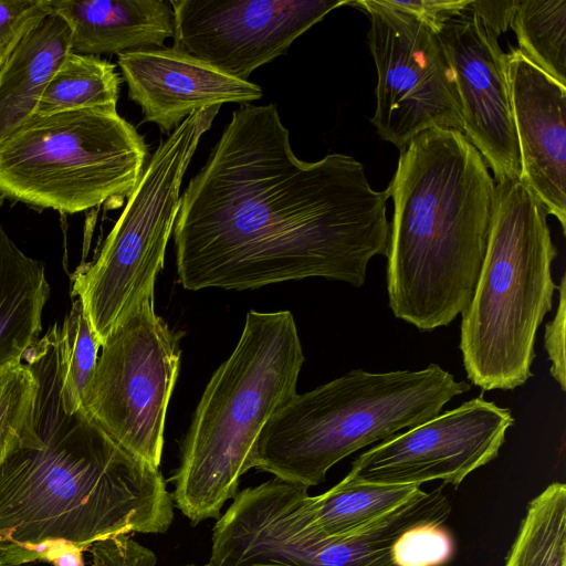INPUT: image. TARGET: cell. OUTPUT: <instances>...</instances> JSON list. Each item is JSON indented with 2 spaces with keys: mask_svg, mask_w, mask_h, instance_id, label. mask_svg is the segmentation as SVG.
<instances>
[{
  "mask_svg": "<svg viewBox=\"0 0 566 566\" xmlns=\"http://www.w3.org/2000/svg\"><path fill=\"white\" fill-rule=\"evenodd\" d=\"M148 156L116 108L34 115L0 139V195L74 214L128 198Z\"/></svg>",
  "mask_w": 566,
  "mask_h": 566,
  "instance_id": "52a82bcc",
  "label": "cell"
},
{
  "mask_svg": "<svg viewBox=\"0 0 566 566\" xmlns=\"http://www.w3.org/2000/svg\"><path fill=\"white\" fill-rule=\"evenodd\" d=\"M154 295L143 296L101 346L82 406L117 444L158 468L182 334L156 314Z\"/></svg>",
  "mask_w": 566,
  "mask_h": 566,
  "instance_id": "30bf717a",
  "label": "cell"
},
{
  "mask_svg": "<svg viewBox=\"0 0 566 566\" xmlns=\"http://www.w3.org/2000/svg\"><path fill=\"white\" fill-rule=\"evenodd\" d=\"M566 485L554 482L526 507L504 566H566Z\"/></svg>",
  "mask_w": 566,
  "mask_h": 566,
  "instance_id": "7402d4cb",
  "label": "cell"
},
{
  "mask_svg": "<svg viewBox=\"0 0 566 566\" xmlns=\"http://www.w3.org/2000/svg\"><path fill=\"white\" fill-rule=\"evenodd\" d=\"M513 423L509 408L480 396L365 451L343 480L419 486L442 481L458 488L497 458Z\"/></svg>",
  "mask_w": 566,
  "mask_h": 566,
  "instance_id": "7c38bea8",
  "label": "cell"
},
{
  "mask_svg": "<svg viewBox=\"0 0 566 566\" xmlns=\"http://www.w3.org/2000/svg\"><path fill=\"white\" fill-rule=\"evenodd\" d=\"M470 388L437 364L350 370L296 394L271 417L255 446L254 468L307 489L318 485L344 458L437 417Z\"/></svg>",
  "mask_w": 566,
  "mask_h": 566,
  "instance_id": "5b68a950",
  "label": "cell"
},
{
  "mask_svg": "<svg viewBox=\"0 0 566 566\" xmlns=\"http://www.w3.org/2000/svg\"><path fill=\"white\" fill-rule=\"evenodd\" d=\"M510 27L520 50L566 85V0H516Z\"/></svg>",
  "mask_w": 566,
  "mask_h": 566,
  "instance_id": "603a6c76",
  "label": "cell"
},
{
  "mask_svg": "<svg viewBox=\"0 0 566 566\" xmlns=\"http://www.w3.org/2000/svg\"><path fill=\"white\" fill-rule=\"evenodd\" d=\"M422 492L419 485L342 480L322 494H307L303 507L311 527L326 537H343L369 526Z\"/></svg>",
  "mask_w": 566,
  "mask_h": 566,
  "instance_id": "ffe728a7",
  "label": "cell"
},
{
  "mask_svg": "<svg viewBox=\"0 0 566 566\" xmlns=\"http://www.w3.org/2000/svg\"><path fill=\"white\" fill-rule=\"evenodd\" d=\"M350 0H170L175 48L239 80Z\"/></svg>",
  "mask_w": 566,
  "mask_h": 566,
  "instance_id": "4fadbf2b",
  "label": "cell"
},
{
  "mask_svg": "<svg viewBox=\"0 0 566 566\" xmlns=\"http://www.w3.org/2000/svg\"><path fill=\"white\" fill-rule=\"evenodd\" d=\"M3 201H4V198L0 195V208H1L2 203H3Z\"/></svg>",
  "mask_w": 566,
  "mask_h": 566,
  "instance_id": "836d02e7",
  "label": "cell"
},
{
  "mask_svg": "<svg viewBox=\"0 0 566 566\" xmlns=\"http://www.w3.org/2000/svg\"><path fill=\"white\" fill-rule=\"evenodd\" d=\"M119 84L115 64L71 52L49 82L34 115L116 108Z\"/></svg>",
  "mask_w": 566,
  "mask_h": 566,
  "instance_id": "44dd1931",
  "label": "cell"
},
{
  "mask_svg": "<svg viewBox=\"0 0 566 566\" xmlns=\"http://www.w3.org/2000/svg\"><path fill=\"white\" fill-rule=\"evenodd\" d=\"M34 417L0 460V558L46 560L62 544L85 549L129 533L163 534L174 500L159 469L133 455L84 411H67L60 325L27 349Z\"/></svg>",
  "mask_w": 566,
  "mask_h": 566,
  "instance_id": "7a4b0ae2",
  "label": "cell"
},
{
  "mask_svg": "<svg viewBox=\"0 0 566 566\" xmlns=\"http://www.w3.org/2000/svg\"><path fill=\"white\" fill-rule=\"evenodd\" d=\"M36 378L29 365L0 368V460L9 442L33 421Z\"/></svg>",
  "mask_w": 566,
  "mask_h": 566,
  "instance_id": "d4e9b609",
  "label": "cell"
},
{
  "mask_svg": "<svg viewBox=\"0 0 566 566\" xmlns=\"http://www.w3.org/2000/svg\"><path fill=\"white\" fill-rule=\"evenodd\" d=\"M394 8L410 13L436 31L441 23L461 12L471 0H386Z\"/></svg>",
  "mask_w": 566,
  "mask_h": 566,
  "instance_id": "f1b7e54d",
  "label": "cell"
},
{
  "mask_svg": "<svg viewBox=\"0 0 566 566\" xmlns=\"http://www.w3.org/2000/svg\"><path fill=\"white\" fill-rule=\"evenodd\" d=\"M454 541L442 524H420L405 531L391 547L394 566H442L453 556Z\"/></svg>",
  "mask_w": 566,
  "mask_h": 566,
  "instance_id": "484cf974",
  "label": "cell"
},
{
  "mask_svg": "<svg viewBox=\"0 0 566 566\" xmlns=\"http://www.w3.org/2000/svg\"><path fill=\"white\" fill-rule=\"evenodd\" d=\"M516 0L484 1L471 0L470 6L483 25L496 38L507 30L514 12Z\"/></svg>",
  "mask_w": 566,
  "mask_h": 566,
  "instance_id": "f546056e",
  "label": "cell"
},
{
  "mask_svg": "<svg viewBox=\"0 0 566 566\" xmlns=\"http://www.w3.org/2000/svg\"><path fill=\"white\" fill-rule=\"evenodd\" d=\"M388 198L352 156L298 159L274 104H243L180 197L179 282L248 290L325 277L360 287L369 261L387 255Z\"/></svg>",
  "mask_w": 566,
  "mask_h": 566,
  "instance_id": "6da1fadb",
  "label": "cell"
},
{
  "mask_svg": "<svg viewBox=\"0 0 566 566\" xmlns=\"http://www.w3.org/2000/svg\"><path fill=\"white\" fill-rule=\"evenodd\" d=\"M470 3L441 23L437 33L454 74L463 134L497 184L520 178L505 53Z\"/></svg>",
  "mask_w": 566,
  "mask_h": 566,
  "instance_id": "5bb4252c",
  "label": "cell"
},
{
  "mask_svg": "<svg viewBox=\"0 0 566 566\" xmlns=\"http://www.w3.org/2000/svg\"><path fill=\"white\" fill-rule=\"evenodd\" d=\"M182 566H210V565L207 563V564H203V565L186 564V565H182Z\"/></svg>",
  "mask_w": 566,
  "mask_h": 566,
  "instance_id": "1f68e13d",
  "label": "cell"
},
{
  "mask_svg": "<svg viewBox=\"0 0 566 566\" xmlns=\"http://www.w3.org/2000/svg\"><path fill=\"white\" fill-rule=\"evenodd\" d=\"M520 179L566 231V85L520 49L505 53Z\"/></svg>",
  "mask_w": 566,
  "mask_h": 566,
  "instance_id": "9a60e30c",
  "label": "cell"
},
{
  "mask_svg": "<svg viewBox=\"0 0 566 566\" xmlns=\"http://www.w3.org/2000/svg\"><path fill=\"white\" fill-rule=\"evenodd\" d=\"M308 489L277 478L245 488L213 525L210 566H394L391 547L408 528L431 523L413 499L359 532L326 537L307 523Z\"/></svg>",
  "mask_w": 566,
  "mask_h": 566,
  "instance_id": "9c48e42d",
  "label": "cell"
},
{
  "mask_svg": "<svg viewBox=\"0 0 566 566\" xmlns=\"http://www.w3.org/2000/svg\"><path fill=\"white\" fill-rule=\"evenodd\" d=\"M386 191L394 202L386 255L389 307L420 331L448 326L473 296L496 182L462 132L434 127L400 148Z\"/></svg>",
  "mask_w": 566,
  "mask_h": 566,
  "instance_id": "3957f363",
  "label": "cell"
},
{
  "mask_svg": "<svg viewBox=\"0 0 566 566\" xmlns=\"http://www.w3.org/2000/svg\"><path fill=\"white\" fill-rule=\"evenodd\" d=\"M117 63L144 122L156 124L166 134L196 111L224 103L249 104L263 96L261 86L175 46L122 53Z\"/></svg>",
  "mask_w": 566,
  "mask_h": 566,
  "instance_id": "2e32d148",
  "label": "cell"
},
{
  "mask_svg": "<svg viewBox=\"0 0 566 566\" xmlns=\"http://www.w3.org/2000/svg\"><path fill=\"white\" fill-rule=\"evenodd\" d=\"M547 214L520 178L496 184L488 248L460 336L467 376L483 390H512L533 376L536 333L557 290Z\"/></svg>",
  "mask_w": 566,
  "mask_h": 566,
  "instance_id": "8992f818",
  "label": "cell"
},
{
  "mask_svg": "<svg viewBox=\"0 0 566 566\" xmlns=\"http://www.w3.org/2000/svg\"><path fill=\"white\" fill-rule=\"evenodd\" d=\"M219 109L196 111L160 142L96 260L74 274L72 296L80 298L101 346L135 304L155 292L178 214L182 178Z\"/></svg>",
  "mask_w": 566,
  "mask_h": 566,
  "instance_id": "ba28073f",
  "label": "cell"
},
{
  "mask_svg": "<svg viewBox=\"0 0 566 566\" xmlns=\"http://www.w3.org/2000/svg\"><path fill=\"white\" fill-rule=\"evenodd\" d=\"M49 295L43 262L27 255L0 223V368L22 361L38 342Z\"/></svg>",
  "mask_w": 566,
  "mask_h": 566,
  "instance_id": "d6986e66",
  "label": "cell"
},
{
  "mask_svg": "<svg viewBox=\"0 0 566 566\" xmlns=\"http://www.w3.org/2000/svg\"><path fill=\"white\" fill-rule=\"evenodd\" d=\"M64 359L62 395L67 411L81 409L82 398L97 363L101 345L84 316L80 298L60 325Z\"/></svg>",
  "mask_w": 566,
  "mask_h": 566,
  "instance_id": "cb8c5ba5",
  "label": "cell"
},
{
  "mask_svg": "<svg viewBox=\"0 0 566 566\" xmlns=\"http://www.w3.org/2000/svg\"><path fill=\"white\" fill-rule=\"evenodd\" d=\"M290 311H249L231 355L208 381L171 480L174 505L197 525L218 518L254 468L258 439L296 392L304 364Z\"/></svg>",
  "mask_w": 566,
  "mask_h": 566,
  "instance_id": "277c9868",
  "label": "cell"
},
{
  "mask_svg": "<svg viewBox=\"0 0 566 566\" xmlns=\"http://www.w3.org/2000/svg\"><path fill=\"white\" fill-rule=\"evenodd\" d=\"M71 32V50L85 55L160 49L174 36L170 0H50Z\"/></svg>",
  "mask_w": 566,
  "mask_h": 566,
  "instance_id": "e0dca14e",
  "label": "cell"
},
{
  "mask_svg": "<svg viewBox=\"0 0 566 566\" xmlns=\"http://www.w3.org/2000/svg\"><path fill=\"white\" fill-rule=\"evenodd\" d=\"M0 566H10V565L6 564V563L0 558Z\"/></svg>",
  "mask_w": 566,
  "mask_h": 566,
  "instance_id": "d6a6232c",
  "label": "cell"
},
{
  "mask_svg": "<svg viewBox=\"0 0 566 566\" xmlns=\"http://www.w3.org/2000/svg\"><path fill=\"white\" fill-rule=\"evenodd\" d=\"M558 290V306L554 318L545 325L544 348L552 361L551 375L566 390L565 327H566V276H562Z\"/></svg>",
  "mask_w": 566,
  "mask_h": 566,
  "instance_id": "83f0119b",
  "label": "cell"
},
{
  "mask_svg": "<svg viewBox=\"0 0 566 566\" xmlns=\"http://www.w3.org/2000/svg\"><path fill=\"white\" fill-rule=\"evenodd\" d=\"M51 13L50 0H0V69L21 40Z\"/></svg>",
  "mask_w": 566,
  "mask_h": 566,
  "instance_id": "4316f807",
  "label": "cell"
},
{
  "mask_svg": "<svg viewBox=\"0 0 566 566\" xmlns=\"http://www.w3.org/2000/svg\"><path fill=\"white\" fill-rule=\"evenodd\" d=\"M82 548L66 545L51 560L54 566H84Z\"/></svg>",
  "mask_w": 566,
  "mask_h": 566,
  "instance_id": "4dcf8cb0",
  "label": "cell"
},
{
  "mask_svg": "<svg viewBox=\"0 0 566 566\" xmlns=\"http://www.w3.org/2000/svg\"><path fill=\"white\" fill-rule=\"evenodd\" d=\"M370 20L368 44L377 69L371 124L398 148L429 128L463 133L455 78L437 31L386 0H359Z\"/></svg>",
  "mask_w": 566,
  "mask_h": 566,
  "instance_id": "8fae6325",
  "label": "cell"
},
{
  "mask_svg": "<svg viewBox=\"0 0 566 566\" xmlns=\"http://www.w3.org/2000/svg\"><path fill=\"white\" fill-rule=\"evenodd\" d=\"M71 50L66 22L51 13L15 46L0 69V139L32 116Z\"/></svg>",
  "mask_w": 566,
  "mask_h": 566,
  "instance_id": "ac0fdd59",
  "label": "cell"
}]
</instances>
